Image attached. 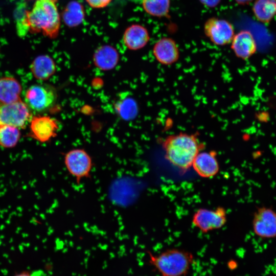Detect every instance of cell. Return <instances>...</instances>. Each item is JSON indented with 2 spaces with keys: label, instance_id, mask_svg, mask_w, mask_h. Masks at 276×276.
<instances>
[{
  "label": "cell",
  "instance_id": "cell-1",
  "mask_svg": "<svg viewBox=\"0 0 276 276\" xmlns=\"http://www.w3.org/2000/svg\"><path fill=\"white\" fill-rule=\"evenodd\" d=\"M162 147L166 160L183 173L192 167L194 158L203 149L195 134L186 132L167 136Z\"/></svg>",
  "mask_w": 276,
  "mask_h": 276
},
{
  "label": "cell",
  "instance_id": "cell-25",
  "mask_svg": "<svg viewBox=\"0 0 276 276\" xmlns=\"http://www.w3.org/2000/svg\"><path fill=\"white\" fill-rule=\"evenodd\" d=\"M199 1L204 6L213 8L217 6L221 0H199Z\"/></svg>",
  "mask_w": 276,
  "mask_h": 276
},
{
  "label": "cell",
  "instance_id": "cell-27",
  "mask_svg": "<svg viewBox=\"0 0 276 276\" xmlns=\"http://www.w3.org/2000/svg\"><path fill=\"white\" fill-rule=\"evenodd\" d=\"M15 276H32V275L28 272H22L15 275Z\"/></svg>",
  "mask_w": 276,
  "mask_h": 276
},
{
  "label": "cell",
  "instance_id": "cell-11",
  "mask_svg": "<svg viewBox=\"0 0 276 276\" xmlns=\"http://www.w3.org/2000/svg\"><path fill=\"white\" fill-rule=\"evenodd\" d=\"M194 170L200 177L212 178L219 171V164L215 151H200L192 163Z\"/></svg>",
  "mask_w": 276,
  "mask_h": 276
},
{
  "label": "cell",
  "instance_id": "cell-13",
  "mask_svg": "<svg viewBox=\"0 0 276 276\" xmlns=\"http://www.w3.org/2000/svg\"><path fill=\"white\" fill-rule=\"evenodd\" d=\"M231 43L235 55L243 60L249 59L257 50L255 39L248 30H242L235 34Z\"/></svg>",
  "mask_w": 276,
  "mask_h": 276
},
{
  "label": "cell",
  "instance_id": "cell-9",
  "mask_svg": "<svg viewBox=\"0 0 276 276\" xmlns=\"http://www.w3.org/2000/svg\"><path fill=\"white\" fill-rule=\"evenodd\" d=\"M252 229L257 236L265 239L276 237V212L270 208L261 207L255 213Z\"/></svg>",
  "mask_w": 276,
  "mask_h": 276
},
{
  "label": "cell",
  "instance_id": "cell-10",
  "mask_svg": "<svg viewBox=\"0 0 276 276\" xmlns=\"http://www.w3.org/2000/svg\"><path fill=\"white\" fill-rule=\"evenodd\" d=\"M29 135L40 143L49 141L57 135V121L49 116H35L32 118Z\"/></svg>",
  "mask_w": 276,
  "mask_h": 276
},
{
  "label": "cell",
  "instance_id": "cell-12",
  "mask_svg": "<svg viewBox=\"0 0 276 276\" xmlns=\"http://www.w3.org/2000/svg\"><path fill=\"white\" fill-rule=\"evenodd\" d=\"M179 50L175 41L171 38L158 39L153 48V54L160 64L170 65L176 62L179 58Z\"/></svg>",
  "mask_w": 276,
  "mask_h": 276
},
{
  "label": "cell",
  "instance_id": "cell-20",
  "mask_svg": "<svg viewBox=\"0 0 276 276\" xmlns=\"http://www.w3.org/2000/svg\"><path fill=\"white\" fill-rule=\"evenodd\" d=\"M144 10L150 15L156 17L169 16L170 0H137Z\"/></svg>",
  "mask_w": 276,
  "mask_h": 276
},
{
  "label": "cell",
  "instance_id": "cell-14",
  "mask_svg": "<svg viewBox=\"0 0 276 276\" xmlns=\"http://www.w3.org/2000/svg\"><path fill=\"white\" fill-rule=\"evenodd\" d=\"M123 42L129 50H138L146 45L150 40L148 30L140 24H133L124 31Z\"/></svg>",
  "mask_w": 276,
  "mask_h": 276
},
{
  "label": "cell",
  "instance_id": "cell-19",
  "mask_svg": "<svg viewBox=\"0 0 276 276\" xmlns=\"http://www.w3.org/2000/svg\"><path fill=\"white\" fill-rule=\"evenodd\" d=\"M252 10L258 20L268 23L276 15V0H256Z\"/></svg>",
  "mask_w": 276,
  "mask_h": 276
},
{
  "label": "cell",
  "instance_id": "cell-4",
  "mask_svg": "<svg viewBox=\"0 0 276 276\" xmlns=\"http://www.w3.org/2000/svg\"><path fill=\"white\" fill-rule=\"evenodd\" d=\"M63 162L66 171L78 185L91 177L94 162L84 149L75 148L68 151L64 155Z\"/></svg>",
  "mask_w": 276,
  "mask_h": 276
},
{
  "label": "cell",
  "instance_id": "cell-18",
  "mask_svg": "<svg viewBox=\"0 0 276 276\" xmlns=\"http://www.w3.org/2000/svg\"><path fill=\"white\" fill-rule=\"evenodd\" d=\"M114 107L118 115L125 121L131 120L137 114V103L127 92L122 93L119 95Z\"/></svg>",
  "mask_w": 276,
  "mask_h": 276
},
{
  "label": "cell",
  "instance_id": "cell-21",
  "mask_svg": "<svg viewBox=\"0 0 276 276\" xmlns=\"http://www.w3.org/2000/svg\"><path fill=\"white\" fill-rule=\"evenodd\" d=\"M20 132L14 126L0 124V146L5 148H12L19 142Z\"/></svg>",
  "mask_w": 276,
  "mask_h": 276
},
{
  "label": "cell",
  "instance_id": "cell-15",
  "mask_svg": "<svg viewBox=\"0 0 276 276\" xmlns=\"http://www.w3.org/2000/svg\"><path fill=\"white\" fill-rule=\"evenodd\" d=\"M93 59L94 64L99 69L104 71L110 70L118 64L119 54L112 46L103 45L96 50Z\"/></svg>",
  "mask_w": 276,
  "mask_h": 276
},
{
  "label": "cell",
  "instance_id": "cell-2",
  "mask_svg": "<svg viewBox=\"0 0 276 276\" xmlns=\"http://www.w3.org/2000/svg\"><path fill=\"white\" fill-rule=\"evenodd\" d=\"M58 0H35L27 13L29 32L41 33L54 39L58 35L61 16L57 6Z\"/></svg>",
  "mask_w": 276,
  "mask_h": 276
},
{
  "label": "cell",
  "instance_id": "cell-24",
  "mask_svg": "<svg viewBox=\"0 0 276 276\" xmlns=\"http://www.w3.org/2000/svg\"><path fill=\"white\" fill-rule=\"evenodd\" d=\"M89 6L95 9L104 8L111 2L112 0H85Z\"/></svg>",
  "mask_w": 276,
  "mask_h": 276
},
{
  "label": "cell",
  "instance_id": "cell-8",
  "mask_svg": "<svg viewBox=\"0 0 276 276\" xmlns=\"http://www.w3.org/2000/svg\"><path fill=\"white\" fill-rule=\"evenodd\" d=\"M30 110L21 100L9 104H0V124L24 128L31 118Z\"/></svg>",
  "mask_w": 276,
  "mask_h": 276
},
{
  "label": "cell",
  "instance_id": "cell-7",
  "mask_svg": "<svg viewBox=\"0 0 276 276\" xmlns=\"http://www.w3.org/2000/svg\"><path fill=\"white\" fill-rule=\"evenodd\" d=\"M203 30L205 36L217 46L231 43L235 35L234 27L229 21L215 17L205 22Z\"/></svg>",
  "mask_w": 276,
  "mask_h": 276
},
{
  "label": "cell",
  "instance_id": "cell-26",
  "mask_svg": "<svg viewBox=\"0 0 276 276\" xmlns=\"http://www.w3.org/2000/svg\"><path fill=\"white\" fill-rule=\"evenodd\" d=\"M235 2L240 5H248L254 0H235Z\"/></svg>",
  "mask_w": 276,
  "mask_h": 276
},
{
  "label": "cell",
  "instance_id": "cell-17",
  "mask_svg": "<svg viewBox=\"0 0 276 276\" xmlns=\"http://www.w3.org/2000/svg\"><path fill=\"white\" fill-rule=\"evenodd\" d=\"M30 68L33 76L41 80L48 79L56 71L54 61L47 55L36 57L31 63Z\"/></svg>",
  "mask_w": 276,
  "mask_h": 276
},
{
  "label": "cell",
  "instance_id": "cell-6",
  "mask_svg": "<svg viewBox=\"0 0 276 276\" xmlns=\"http://www.w3.org/2000/svg\"><path fill=\"white\" fill-rule=\"evenodd\" d=\"M226 221V211L222 206L213 210L199 209L193 214L192 220L193 225L203 233L222 228Z\"/></svg>",
  "mask_w": 276,
  "mask_h": 276
},
{
  "label": "cell",
  "instance_id": "cell-3",
  "mask_svg": "<svg viewBox=\"0 0 276 276\" xmlns=\"http://www.w3.org/2000/svg\"><path fill=\"white\" fill-rule=\"evenodd\" d=\"M149 262L160 276H186L194 262L193 254L177 248L157 255L148 252Z\"/></svg>",
  "mask_w": 276,
  "mask_h": 276
},
{
  "label": "cell",
  "instance_id": "cell-22",
  "mask_svg": "<svg viewBox=\"0 0 276 276\" xmlns=\"http://www.w3.org/2000/svg\"><path fill=\"white\" fill-rule=\"evenodd\" d=\"M63 19L68 26H75L79 24L84 18V11L82 6L78 3L73 2L67 6L63 11Z\"/></svg>",
  "mask_w": 276,
  "mask_h": 276
},
{
  "label": "cell",
  "instance_id": "cell-5",
  "mask_svg": "<svg viewBox=\"0 0 276 276\" xmlns=\"http://www.w3.org/2000/svg\"><path fill=\"white\" fill-rule=\"evenodd\" d=\"M57 95L53 87L45 84H34L26 90L25 102L30 109L37 112L50 108L56 101Z\"/></svg>",
  "mask_w": 276,
  "mask_h": 276
},
{
  "label": "cell",
  "instance_id": "cell-16",
  "mask_svg": "<svg viewBox=\"0 0 276 276\" xmlns=\"http://www.w3.org/2000/svg\"><path fill=\"white\" fill-rule=\"evenodd\" d=\"M21 91V86L15 78H0V104H9L20 100Z\"/></svg>",
  "mask_w": 276,
  "mask_h": 276
},
{
  "label": "cell",
  "instance_id": "cell-23",
  "mask_svg": "<svg viewBox=\"0 0 276 276\" xmlns=\"http://www.w3.org/2000/svg\"><path fill=\"white\" fill-rule=\"evenodd\" d=\"M27 11L25 4L20 3L15 12L17 32L20 36H25L29 32L26 20Z\"/></svg>",
  "mask_w": 276,
  "mask_h": 276
}]
</instances>
